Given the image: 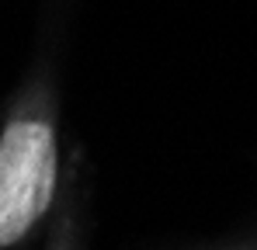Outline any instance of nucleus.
<instances>
[{"label": "nucleus", "instance_id": "1", "mask_svg": "<svg viewBox=\"0 0 257 250\" xmlns=\"http://www.w3.org/2000/svg\"><path fill=\"white\" fill-rule=\"evenodd\" d=\"M56 136L45 122H14L0 139V247L18 243L52 202Z\"/></svg>", "mask_w": 257, "mask_h": 250}]
</instances>
